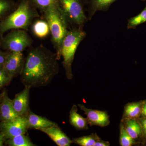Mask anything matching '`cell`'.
Wrapping results in <instances>:
<instances>
[{
    "label": "cell",
    "instance_id": "23",
    "mask_svg": "<svg viewBox=\"0 0 146 146\" xmlns=\"http://www.w3.org/2000/svg\"><path fill=\"white\" fill-rule=\"evenodd\" d=\"M35 7L44 12L50 7L60 3V0H30Z\"/></svg>",
    "mask_w": 146,
    "mask_h": 146
},
{
    "label": "cell",
    "instance_id": "24",
    "mask_svg": "<svg viewBox=\"0 0 146 146\" xmlns=\"http://www.w3.org/2000/svg\"><path fill=\"white\" fill-rule=\"evenodd\" d=\"M136 144L133 139L127 132L123 125H121L120 128V144L122 146H131Z\"/></svg>",
    "mask_w": 146,
    "mask_h": 146
},
{
    "label": "cell",
    "instance_id": "18",
    "mask_svg": "<svg viewBox=\"0 0 146 146\" xmlns=\"http://www.w3.org/2000/svg\"><path fill=\"white\" fill-rule=\"evenodd\" d=\"M143 103H131L126 105L124 112V119H135L141 115Z\"/></svg>",
    "mask_w": 146,
    "mask_h": 146
},
{
    "label": "cell",
    "instance_id": "4",
    "mask_svg": "<svg viewBox=\"0 0 146 146\" xmlns=\"http://www.w3.org/2000/svg\"><path fill=\"white\" fill-rule=\"evenodd\" d=\"M86 36V32L82 28H74L69 30L62 42L60 56L63 58L62 63L66 77L69 80L73 78L72 64L76 51Z\"/></svg>",
    "mask_w": 146,
    "mask_h": 146
},
{
    "label": "cell",
    "instance_id": "28",
    "mask_svg": "<svg viewBox=\"0 0 146 146\" xmlns=\"http://www.w3.org/2000/svg\"><path fill=\"white\" fill-rule=\"evenodd\" d=\"M110 144L108 141H104L100 138L96 142L94 146H109Z\"/></svg>",
    "mask_w": 146,
    "mask_h": 146
},
{
    "label": "cell",
    "instance_id": "2",
    "mask_svg": "<svg viewBox=\"0 0 146 146\" xmlns=\"http://www.w3.org/2000/svg\"><path fill=\"white\" fill-rule=\"evenodd\" d=\"M37 10L30 0H19L16 9L0 22V35L10 30H28L40 16Z\"/></svg>",
    "mask_w": 146,
    "mask_h": 146
},
{
    "label": "cell",
    "instance_id": "11",
    "mask_svg": "<svg viewBox=\"0 0 146 146\" xmlns=\"http://www.w3.org/2000/svg\"><path fill=\"white\" fill-rule=\"evenodd\" d=\"M40 130L46 134L58 146H70L72 143V141L61 130L57 125L42 129Z\"/></svg>",
    "mask_w": 146,
    "mask_h": 146
},
{
    "label": "cell",
    "instance_id": "29",
    "mask_svg": "<svg viewBox=\"0 0 146 146\" xmlns=\"http://www.w3.org/2000/svg\"><path fill=\"white\" fill-rule=\"evenodd\" d=\"M141 115L144 117H146V102L144 103L142 106Z\"/></svg>",
    "mask_w": 146,
    "mask_h": 146
},
{
    "label": "cell",
    "instance_id": "7",
    "mask_svg": "<svg viewBox=\"0 0 146 146\" xmlns=\"http://www.w3.org/2000/svg\"><path fill=\"white\" fill-rule=\"evenodd\" d=\"M2 132L6 138L25 134L29 128L26 116H20L13 121L2 122L1 125Z\"/></svg>",
    "mask_w": 146,
    "mask_h": 146
},
{
    "label": "cell",
    "instance_id": "20",
    "mask_svg": "<svg viewBox=\"0 0 146 146\" xmlns=\"http://www.w3.org/2000/svg\"><path fill=\"white\" fill-rule=\"evenodd\" d=\"M7 144L11 146H34V143L32 142L28 136L25 134H21L9 138Z\"/></svg>",
    "mask_w": 146,
    "mask_h": 146
},
{
    "label": "cell",
    "instance_id": "31",
    "mask_svg": "<svg viewBox=\"0 0 146 146\" xmlns=\"http://www.w3.org/2000/svg\"><path fill=\"white\" fill-rule=\"evenodd\" d=\"M142 1H145L146 0H142Z\"/></svg>",
    "mask_w": 146,
    "mask_h": 146
},
{
    "label": "cell",
    "instance_id": "1",
    "mask_svg": "<svg viewBox=\"0 0 146 146\" xmlns=\"http://www.w3.org/2000/svg\"><path fill=\"white\" fill-rule=\"evenodd\" d=\"M56 53L41 44L29 51L21 75L22 83L31 87L48 85L59 71Z\"/></svg>",
    "mask_w": 146,
    "mask_h": 146
},
{
    "label": "cell",
    "instance_id": "12",
    "mask_svg": "<svg viewBox=\"0 0 146 146\" xmlns=\"http://www.w3.org/2000/svg\"><path fill=\"white\" fill-rule=\"evenodd\" d=\"M0 116L2 122L13 121L20 116L17 115L13 108L12 100L6 94L3 96L0 105Z\"/></svg>",
    "mask_w": 146,
    "mask_h": 146
},
{
    "label": "cell",
    "instance_id": "14",
    "mask_svg": "<svg viewBox=\"0 0 146 146\" xmlns=\"http://www.w3.org/2000/svg\"><path fill=\"white\" fill-rule=\"evenodd\" d=\"M117 0H91L88 4V19L91 20L97 11L108 10L110 5Z\"/></svg>",
    "mask_w": 146,
    "mask_h": 146
},
{
    "label": "cell",
    "instance_id": "19",
    "mask_svg": "<svg viewBox=\"0 0 146 146\" xmlns=\"http://www.w3.org/2000/svg\"><path fill=\"white\" fill-rule=\"evenodd\" d=\"M17 5L13 0H0V22L15 10Z\"/></svg>",
    "mask_w": 146,
    "mask_h": 146
},
{
    "label": "cell",
    "instance_id": "10",
    "mask_svg": "<svg viewBox=\"0 0 146 146\" xmlns=\"http://www.w3.org/2000/svg\"><path fill=\"white\" fill-rule=\"evenodd\" d=\"M30 88L29 86H25L23 90L12 100L13 108L18 116H26L29 112Z\"/></svg>",
    "mask_w": 146,
    "mask_h": 146
},
{
    "label": "cell",
    "instance_id": "5",
    "mask_svg": "<svg viewBox=\"0 0 146 146\" xmlns=\"http://www.w3.org/2000/svg\"><path fill=\"white\" fill-rule=\"evenodd\" d=\"M60 5L68 25L82 28L88 18L81 0H60Z\"/></svg>",
    "mask_w": 146,
    "mask_h": 146
},
{
    "label": "cell",
    "instance_id": "9",
    "mask_svg": "<svg viewBox=\"0 0 146 146\" xmlns=\"http://www.w3.org/2000/svg\"><path fill=\"white\" fill-rule=\"evenodd\" d=\"M86 115L89 124L91 126L96 125L104 127L109 124L110 121L107 112L101 110L87 108L83 104L78 105Z\"/></svg>",
    "mask_w": 146,
    "mask_h": 146
},
{
    "label": "cell",
    "instance_id": "16",
    "mask_svg": "<svg viewBox=\"0 0 146 146\" xmlns=\"http://www.w3.org/2000/svg\"><path fill=\"white\" fill-rule=\"evenodd\" d=\"M123 125L127 132L134 140L143 135L140 123L135 119H124Z\"/></svg>",
    "mask_w": 146,
    "mask_h": 146
},
{
    "label": "cell",
    "instance_id": "15",
    "mask_svg": "<svg viewBox=\"0 0 146 146\" xmlns=\"http://www.w3.org/2000/svg\"><path fill=\"white\" fill-rule=\"evenodd\" d=\"M78 109L75 105L73 106L70 112V122L72 125L78 129H88V123L86 118L77 113Z\"/></svg>",
    "mask_w": 146,
    "mask_h": 146
},
{
    "label": "cell",
    "instance_id": "22",
    "mask_svg": "<svg viewBox=\"0 0 146 146\" xmlns=\"http://www.w3.org/2000/svg\"><path fill=\"white\" fill-rule=\"evenodd\" d=\"M146 22V6L137 16L131 18L128 21L127 27L128 29H135L139 25Z\"/></svg>",
    "mask_w": 146,
    "mask_h": 146
},
{
    "label": "cell",
    "instance_id": "13",
    "mask_svg": "<svg viewBox=\"0 0 146 146\" xmlns=\"http://www.w3.org/2000/svg\"><path fill=\"white\" fill-rule=\"evenodd\" d=\"M26 115L29 128L40 130L57 125L46 118L36 115L31 111H29Z\"/></svg>",
    "mask_w": 146,
    "mask_h": 146
},
{
    "label": "cell",
    "instance_id": "3",
    "mask_svg": "<svg viewBox=\"0 0 146 146\" xmlns=\"http://www.w3.org/2000/svg\"><path fill=\"white\" fill-rule=\"evenodd\" d=\"M43 13L44 18L48 24L52 42L59 60L61 57L60 50L62 42L69 31L68 22L60 3L50 7Z\"/></svg>",
    "mask_w": 146,
    "mask_h": 146
},
{
    "label": "cell",
    "instance_id": "6",
    "mask_svg": "<svg viewBox=\"0 0 146 146\" xmlns=\"http://www.w3.org/2000/svg\"><path fill=\"white\" fill-rule=\"evenodd\" d=\"M33 43V39L26 31L13 29L3 38L1 45L3 48L9 51L23 52Z\"/></svg>",
    "mask_w": 146,
    "mask_h": 146
},
{
    "label": "cell",
    "instance_id": "27",
    "mask_svg": "<svg viewBox=\"0 0 146 146\" xmlns=\"http://www.w3.org/2000/svg\"><path fill=\"white\" fill-rule=\"evenodd\" d=\"M8 53L0 51V67H3Z\"/></svg>",
    "mask_w": 146,
    "mask_h": 146
},
{
    "label": "cell",
    "instance_id": "8",
    "mask_svg": "<svg viewBox=\"0 0 146 146\" xmlns=\"http://www.w3.org/2000/svg\"><path fill=\"white\" fill-rule=\"evenodd\" d=\"M25 59L22 52H9L3 67L11 79L18 74H21Z\"/></svg>",
    "mask_w": 146,
    "mask_h": 146
},
{
    "label": "cell",
    "instance_id": "26",
    "mask_svg": "<svg viewBox=\"0 0 146 146\" xmlns=\"http://www.w3.org/2000/svg\"><path fill=\"white\" fill-rule=\"evenodd\" d=\"M140 124L142 128V132L143 136L146 138V117H144V118L140 121Z\"/></svg>",
    "mask_w": 146,
    "mask_h": 146
},
{
    "label": "cell",
    "instance_id": "21",
    "mask_svg": "<svg viewBox=\"0 0 146 146\" xmlns=\"http://www.w3.org/2000/svg\"><path fill=\"white\" fill-rule=\"evenodd\" d=\"M100 138L96 133H92L88 136H82L73 139L72 143L81 146H94Z\"/></svg>",
    "mask_w": 146,
    "mask_h": 146
},
{
    "label": "cell",
    "instance_id": "25",
    "mask_svg": "<svg viewBox=\"0 0 146 146\" xmlns=\"http://www.w3.org/2000/svg\"><path fill=\"white\" fill-rule=\"evenodd\" d=\"M11 80L3 67H0V88L8 83Z\"/></svg>",
    "mask_w": 146,
    "mask_h": 146
},
{
    "label": "cell",
    "instance_id": "30",
    "mask_svg": "<svg viewBox=\"0 0 146 146\" xmlns=\"http://www.w3.org/2000/svg\"><path fill=\"white\" fill-rule=\"evenodd\" d=\"M5 138V136L4 133L3 132L0 133V146H3Z\"/></svg>",
    "mask_w": 146,
    "mask_h": 146
},
{
    "label": "cell",
    "instance_id": "17",
    "mask_svg": "<svg viewBox=\"0 0 146 146\" xmlns=\"http://www.w3.org/2000/svg\"><path fill=\"white\" fill-rule=\"evenodd\" d=\"M32 30L35 36L41 39L46 37L50 33L48 24L45 19H37L34 21Z\"/></svg>",
    "mask_w": 146,
    "mask_h": 146
}]
</instances>
